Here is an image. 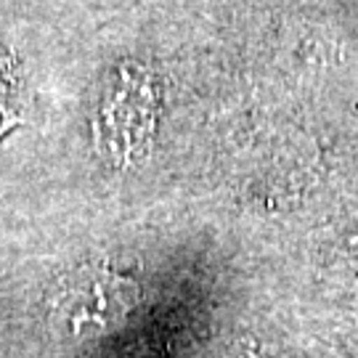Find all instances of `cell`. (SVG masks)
Masks as SVG:
<instances>
[{
  "label": "cell",
  "instance_id": "6da1fadb",
  "mask_svg": "<svg viewBox=\"0 0 358 358\" xmlns=\"http://www.w3.org/2000/svg\"><path fill=\"white\" fill-rule=\"evenodd\" d=\"M136 292L130 282L109 271H80L62 287L53 316L69 334L106 332L130 310Z\"/></svg>",
  "mask_w": 358,
  "mask_h": 358
}]
</instances>
